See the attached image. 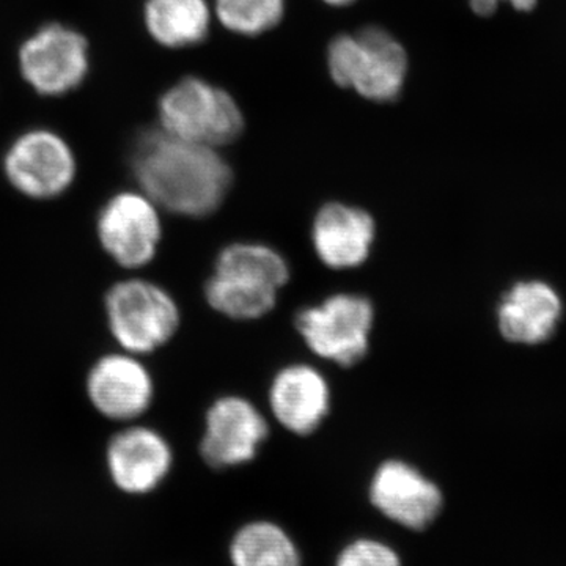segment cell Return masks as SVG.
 Here are the masks:
<instances>
[{
    "mask_svg": "<svg viewBox=\"0 0 566 566\" xmlns=\"http://www.w3.org/2000/svg\"><path fill=\"white\" fill-rule=\"evenodd\" d=\"M374 322V304L367 297L337 293L301 311L296 329L316 356L353 367L367 356Z\"/></svg>",
    "mask_w": 566,
    "mask_h": 566,
    "instance_id": "8992f818",
    "label": "cell"
},
{
    "mask_svg": "<svg viewBox=\"0 0 566 566\" xmlns=\"http://www.w3.org/2000/svg\"><path fill=\"white\" fill-rule=\"evenodd\" d=\"M370 499L382 515L412 531L430 526L442 509L441 490L415 465L400 460L386 461L376 469Z\"/></svg>",
    "mask_w": 566,
    "mask_h": 566,
    "instance_id": "4fadbf2b",
    "label": "cell"
},
{
    "mask_svg": "<svg viewBox=\"0 0 566 566\" xmlns=\"http://www.w3.org/2000/svg\"><path fill=\"white\" fill-rule=\"evenodd\" d=\"M290 279V268L270 245H227L205 285V297L219 314L238 322H251L270 314L277 294Z\"/></svg>",
    "mask_w": 566,
    "mask_h": 566,
    "instance_id": "7a4b0ae2",
    "label": "cell"
},
{
    "mask_svg": "<svg viewBox=\"0 0 566 566\" xmlns=\"http://www.w3.org/2000/svg\"><path fill=\"white\" fill-rule=\"evenodd\" d=\"M375 238L370 212L340 202L324 205L312 227L316 255L327 268L338 271L363 266L370 256Z\"/></svg>",
    "mask_w": 566,
    "mask_h": 566,
    "instance_id": "5bb4252c",
    "label": "cell"
},
{
    "mask_svg": "<svg viewBox=\"0 0 566 566\" xmlns=\"http://www.w3.org/2000/svg\"><path fill=\"white\" fill-rule=\"evenodd\" d=\"M327 69L340 87L353 88L370 102L390 103L403 91L408 55L385 29L365 28L331 41Z\"/></svg>",
    "mask_w": 566,
    "mask_h": 566,
    "instance_id": "277c9868",
    "label": "cell"
},
{
    "mask_svg": "<svg viewBox=\"0 0 566 566\" xmlns=\"http://www.w3.org/2000/svg\"><path fill=\"white\" fill-rule=\"evenodd\" d=\"M158 114L163 132L212 148L237 140L244 129L232 96L200 77H185L164 93Z\"/></svg>",
    "mask_w": 566,
    "mask_h": 566,
    "instance_id": "5b68a950",
    "label": "cell"
},
{
    "mask_svg": "<svg viewBox=\"0 0 566 566\" xmlns=\"http://www.w3.org/2000/svg\"><path fill=\"white\" fill-rule=\"evenodd\" d=\"M95 232L112 262L125 271H139L158 255L161 208L140 189L114 193L96 216Z\"/></svg>",
    "mask_w": 566,
    "mask_h": 566,
    "instance_id": "52a82bcc",
    "label": "cell"
},
{
    "mask_svg": "<svg viewBox=\"0 0 566 566\" xmlns=\"http://www.w3.org/2000/svg\"><path fill=\"white\" fill-rule=\"evenodd\" d=\"M104 316L118 349L140 357L169 344L181 319L172 294L158 283L140 277L123 279L107 290Z\"/></svg>",
    "mask_w": 566,
    "mask_h": 566,
    "instance_id": "3957f363",
    "label": "cell"
},
{
    "mask_svg": "<svg viewBox=\"0 0 566 566\" xmlns=\"http://www.w3.org/2000/svg\"><path fill=\"white\" fill-rule=\"evenodd\" d=\"M270 406L285 430L297 436L315 433L329 415V385L311 365H289L271 382Z\"/></svg>",
    "mask_w": 566,
    "mask_h": 566,
    "instance_id": "9a60e30c",
    "label": "cell"
},
{
    "mask_svg": "<svg viewBox=\"0 0 566 566\" xmlns=\"http://www.w3.org/2000/svg\"><path fill=\"white\" fill-rule=\"evenodd\" d=\"M232 560L234 566H301L292 538L271 523L241 528L233 538Z\"/></svg>",
    "mask_w": 566,
    "mask_h": 566,
    "instance_id": "ac0fdd59",
    "label": "cell"
},
{
    "mask_svg": "<svg viewBox=\"0 0 566 566\" xmlns=\"http://www.w3.org/2000/svg\"><path fill=\"white\" fill-rule=\"evenodd\" d=\"M562 301L545 282H521L505 294L499 305V329L515 344H543L556 331Z\"/></svg>",
    "mask_w": 566,
    "mask_h": 566,
    "instance_id": "2e32d148",
    "label": "cell"
},
{
    "mask_svg": "<svg viewBox=\"0 0 566 566\" xmlns=\"http://www.w3.org/2000/svg\"><path fill=\"white\" fill-rule=\"evenodd\" d=\"M501 0H471L472 10L480 17H490L497 9ZM516 10L531 11L534 9L536 0H509Z\"/></svg>",
    "mask_w": 566,
    "mask_h": 566,
    "instance_id": "44dd1931",
    "label": "cell"
},
{
    "mask_svg": "<svg viewBox=\"0 0 566 566\" xmlns=\"http://www.w3.org/2000/svg\"><path fill=\"white\" fill-rule=\"evenodd\" d=\"M133 170L140 191L153 202L186 218L212 214L233 180L216 148L178 139L163 129L142 134L133 153Z\"/></svg>",
    "mask_w": 566,
    "mask_h": 566,
    "instance_id": "6da1fadb",
    "label": "cell"
},
{
    "mask_svg": "<svg viewBox=\"0 0 566 566\" xmlns=\"http://www.w3.org/2000/svg\"><path fill=\"white\" fill-rule=\"evenodd\" d=\"M323 2H326L327 6L345 7V6H352V3L356 2V0H323Z\"/></svg>",
    "mask_w": 566,
    "mask_h": 566,
    "instance_id": "7402d4cb",
    "label": "cell"
},
{
    "mask_svg": "<svg viewBox=\"0 0 566 566\" xmlns=\"http://www.w3.org/2000/svg\"><path fill=\"white\" fill-rule=\"evenodd\" d=\"M337 566H401L400 558L382 543L359 539L346 547L338 557Z\"/></svg>",
    "mask_w": 566,
    "mask_h": 566,
    "instance_id": "ffe728a7",
    "label": "cell"
},
{
    "mask_svg": "<svg viewBox=\"0 0 566 566\" xmlns=\"http://www.w3.org/2000/svg\"><path fill=\"white\" fill-rule=\"evenodd\" d=\"M106 464L111 479L125 493H150L172 469V447L150 427L126 424L107 442Z\"/></svg>",
    "mask_w": 566,
    "mask_h": 566,
    "instance_id": "7c38bea8",
    "label": "cell"
},
{
    "mask_svg": "<svg viewBox=\"0 0 566 566\" xmlns=\"http://www.w3.org/2000/svg\"><path fill=\"white\" fill-rule=\"evenodd\" d=\"M85 395L96 415L111 422L134 423L155 400V381L140 356L111 352L99 356L85 376Z\"/></svg>",
    "mask_w": 566,
    "mask_h": 566,
    "instance_id": "30bf717a",
    "label": "cell"
},
{
    "mask_svg": "<svg viewBox=\"0 0 566 566\" xmlns=\"http://www.w3.org/2000/svg\"><path fill=\"white\" fill-rule=\"evenodd\" d=\"M216 13L229 31L245 36L262 35L281 22L285 0H216Z\"/></svg>",
    "mask_w": 566,
    "mask_h": 566,
    "instance_id": "d6986e66",
    "label": "cell"
},
{
    "mask_svg": "<svg viewBox=\"0 0 566 566\" xmlns=\"http://www.w3.org/2000/svg\"><path fill=\"white\" fill-rule=\"evenodd\" d=\"M18 65L40 95H66L80 87L91 70L88 41L76 29L52 22L22 41Z\"/></svg>",
    "mask_w": 566,
    "mask_h": 566,
    "instance_id": "9c48e42d",
    "label": "cell"
},
{
    "mask_svg": "<svg viewBox=\"0 0 566 566\" xmlns=\"http://www.w3.org/2000/svg\"><path fill=\"white\" fill-rule=\"evenodd\" d=\"M144 22L161 46L181 50L207 39L211 11L207 0H147Z\"/></svg>",
    "mask_w": 566,
    "mask_h": 566,
    "instance_id": "e0dca14e",
    "label": "cell"
},
{
    "mask_svg": "<svg viewBox=\"0 0 566 566\" xmlns=\"http://www.w3.org/2000/svg\"><path fill=\"white\" fill-rule=\"evenodd\" d=\"M270 427L255 405L237 395L219 398L205 417L200 453L214 469L249 463L266 441Z\"/></svg>",
    "mask_w": 566,
    "mask_h": 566,
    "instance_id": "8fae6325",
    "label": "cell"
},
{
    "mask_svg": "<svg viewBox=\"0 0 566 566\" xmlns=\"http://www.w3.org/2000/svg\"><path fill=\"white\" fill-rule=\"evenodd\" d=\"M3 175L25 199L48 202L63 196L77 175V161L69 142L51 129L21 134L3 156Z\"/></svg>",
    "mask_w": 566,
    "mask_h": 566,
    "instance_id": "ba28073f",
    "label": "cell"
}]
</instances>
